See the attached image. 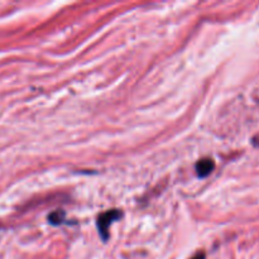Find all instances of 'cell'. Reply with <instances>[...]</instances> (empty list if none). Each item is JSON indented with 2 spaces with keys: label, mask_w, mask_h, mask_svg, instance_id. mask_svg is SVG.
Wrapping results in <instances>:
<instances>
[{
  "label": "cell",
  "mask_w": 259,
  "mask_h": 259,
  "mask_svg": "<svg viewBox=\"0 0 259 259\" xmlns=\"http://www.w3.org/2000/svg\"><path fill=\"white\" fill-rule=\"evenodd\" d=\"M121 216V212L119 210H112L106 211L104 214L100 215L97 217V228H99L100 235L103 236L104 240L109 238V226L112 225L113 221H115L117 219Z\"/></svg>",
  "instance_id": "6da1fadb"
},
{
  "label": "cell",
  "mask_w": 259,
  "mask_h": 259,
  "mask_svg": "<svg viewBox=\"0 0 259 259\" xmlns=\"http://www.w3.org/2000/svg\"><path fill=\"white\" fill-rule=\"evenodd\" d=\"M214 167V161L206 158V160H201L197 162V165H196V172H197L199 177H208L211 172H212Z\"/></svg>",
  "instance_id": "7a4b0ae2"
},
{
  "label": "cell",
  "mask_w": 259,
  "mask_h": 259,
  "mask_svg": "<svg viewBox=\"0 0 259 259\" xmlns=\"http://www.w3.org/2000/svg\"><path fill=\"white\" fill-rule=\"evenodd\" d=\"M62 219H64V212L62 211H56L54 214L49 216V220L52 221V224H61Z\"/></svg>",
  "instance_id": "3957f363"
},
{
  "label": "cell",
  "mask_w": 259,
  "mask_h": 259,
  "mask_svg": "<svg viewBox=\"0 0 259 259\" xmlns=\"http://www.w3.org/2000/svg\"><path fill=\"white\" fill-rule=\"evenodd\" d=\"M192 259H205V254L201 253V254H197L196 257H193Z\"/></svg>",
  "instance_id": "277c9868"
}]
</instances>
